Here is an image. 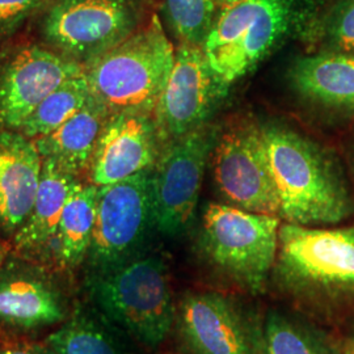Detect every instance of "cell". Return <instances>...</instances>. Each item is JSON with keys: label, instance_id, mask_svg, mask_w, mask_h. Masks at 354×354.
<instances>
[{"label": "cell", "instance_id": "1", "mask_svg": "<svg viewBox=\"0 0 354 354\" xmlns=\"http://www.w3.org/2000/svg\"><path fill=\"white\" fill-rule=\"evenodd\" d=\"M269 292L326 328L354 326V223L282 222Z\"/></svg>", "mask_w": 354, "mask_h": 354}, {"label": "cell", "instance_id": "2", "mask_svg": "<svg viewBox=\"0 0 354 354\" xmlns=\"http://www.w3.org/2000/svg\"><path fill=\"white\" fill-rule=\"evenodd\" d=\"M260 130L281 221L320 227L340 225L354 214L342 169L326 150L285 127L269 125Z\"/></svg>", "mask_w": 354, "mask_h": 354}, {"label": "cell", "instance_id": "3", "mask_svg": "<svg viewBox=\"0 0 354 354\" xmlns=\"http://www.w3.org/2000/svg\"><path fill=\"white\" fill-rule=\"evenodd\" d=\"M281 218L206 205L197 245L203 286L259 298L269 292Z\"/></svg>", "mask_w": 354, "mask_h": 354}, {"label": "cell", "instance_id": "4", "mask_svg": "<svg viewBox=\"0 0 354 354\" xmlns=\"http://www.w3.org/2000/svg\"><path fill=\"white\" fill-rule=\"evenodd\" d=\"M89 302L140 344L156 351L172 333L176 301L169 268L158 253L86 276Z\"/></svg>", "mask_w": 354, "mask_h": 354}, {"label": "cell", "instance_id": "5", "mask_svg": "<svg viewBox=\"0 0 354 354\" xmlns=\"http://www.w3.org/2000/svg\"><path fill=\"white\" fill-rule=\"evenodd\" d=\"M176 49L158 15L83 68L92 97L111 117L153 114L175 64Z\"/></svg>", "mask_w": 354, "mask_h": 354}, {"label": "cell", "instance_id": "6", "mask_svg": "<svg viewBox=\"0 0 354 354\" xmlns=\"http://www.w3.org/2000/svg\"><path fill=\"white\" fill-rule=\"evenodd\" d=\"M149 0H45L33 19L37 42L83 68L145 26Z\"/></svg>", "mask_w": 354, "mask_h": 354}, {"label": "cell", "instance_id": "7", "mask_svg": "<svg viewBox=\"0 0 354 354\" xmlns=\"http://www.w3.org/2000/svg\"><path fill=\"white\" fill-rule=\"evenodd\" d=\"M172 332L180 354H263L264 313L252 297L192 288L176 301Z\"/></svg>", "mask_w": 354, "mask_h": 354}, {"label": "cell", "instance_id": "8", "mask_svg": "<svg viewBox=\"0 0 354 354\" xmlns=\"http://www.w3.org/2000/svg\"><path fill=\"white\" fill-rule=\"evenodd\" d=\"M295 0H241L223 7L203 45L218 83L250 73L285 37L295 21Z\"/></svg>", "mask_w": 354, "mask_h": 354}, {"label": "cell", "instance_id": "9", "mask_svg": "<svg viewBox=\"0 0 354 354\" xmlns=\"http://www.w3.org/2000/svg\"><path fill=\"white\" fill-rule=\"evenodd\" d=\"M152 169L99 187L95 230L86 259L87 273L121 266L147 251L146 241L156 228Z\"/></svg>", "mask_w": 354, "mask_h": 354}, {"label": "cell", "instance_id": "10", "mask_svg": "<svg viewBox=\"0 0 354 354\" xmlns=\"http://www.w3.org/2000/svg\"><path fill=\"white\" fill-rule=\"evenodd\" d=\"M215 133L198 127L165 145L152 169L155 227L165 236H178L194 221L203 174L215 147Z\"/></svg>", "mask_w": 354, "mask_h": 354}, {"label": "cell", "instance_id": "11", "mask_svg": "<svg viewBox=\"0 0 354 354\" xmlns=\"http://www.w3.org/2000/svg\"><path fill=\"white\" fill-rule=\"evenodd\" d=\"M83 67L37 41L0 49V130L16 131L38 104Z\"/></svg>", "mask_w": 354, "mask_h": 354}, {"label": "cell", "instance_id": "12", "mask_svg": "<svg viewBox=\"0 0 354 354\" xmlns=\"http://www.w3.org/2000/svg\"><path fill=\"white\" fill-rule=\"evenodd\" d=\"M214 178L226 205L279 216V196L260 129L239 125L221 137L214 147Z\"/></svg>", "mask_w": 354, "mask_h": 354}, {"label": "cell", "instance_id": "13", "mask_svg": "<svg viewBox=\"0 0 354 354\" xmlns=\"http://www.w3.org/2000/svg\"><path fill=\"white\" fill-rule=\"evenodd\" d=\"M62 285L46 268L8 254L0 268V327L16 335L62 324L71 314Z\"/></svg>", "mask_w": 354, "mask_h": 354}, {"label": "cell", "instance_id": "14", "mask_svg": "<svg viewBox=\"0 0 354 354\" xmlns=\"http://www.w3.org/2000/svg\"><path fill=\"white\" fill-rule=\"evenodd\" d=\"M223 87L201 46L181 44L153 118L163 145L203 127Z\"/></svg>", "mask_w": 354, "mask_h": 354}, {"label": "cell", "instance_id": "15", "mask_svg": "<svg viewBox=\"0 0 354 354\" xmlns=\"http://www.w3.org/2000/svg\"><path fill=\"white\" fill-rule=\"evenodd\" d=\"M163 149L153 114L111 115L89 165V183L105 187L152 169Z\"/></svg>", "mask_w": 354, "mask_h": 354}, {"label": "cell", "instance_id": "16", "mask_svg": "<svg viewBox=\"0 0 354 354\" xmlns=\"http://www.w3.org/2000/svg\"><path fill=\"white\" fill-rule=\"evenodd\" d=\"M44 160L35 142L0 130V234L13 238L24 226L36 200Z\"/></svg>", "mask_w": 354, "mask_h": 354}, {"label": "cell", "instance_id": "17", "mask_svg": "<svg viewBox=\"0 0 354 354\" xmlns=\"http://www.w3.org/2000/svg\"><path fill=\"white\" fill-rule=\"evenodd\" d=\"M298 93L333 113L354 115V54L322 51L291 68Z\"/></svg>", "mask_w": 354, "mask_h": 354}, {"label": "cell", "instance_id": "18", "mask_svg": "<svg viewBox=\"0 0 354 354\" xmlns=\"http://www.w3.org/2000/svg\"><path fill=\"white\" fill-rule=\"evenodd\" d=\"M80 183L51 160H44L36 200L24 226L13 236L15 253L35 259L49 248L53 250L64 206Z\"/></svg>", "mask_w": 354, "mask_h": 354}, {"label": "cell", "instance_id": "19", "mask_svg": "<svg viewBox=\"0 0 354 354\" xmlns=\"http://www.w3.org/2000/svg\"><path fill=\"white\" fill-rule=\"evenodd\" d=\"M45 342L55 354H140V344L91 302L75 304Z\"/></svg>", "mask_w": 354, "mask_h": 354}, {"label": "cell", "instance_id": "20", "mask_svg": "<svg viewBox=\"0 0 354 354\" xmlns=\"http://www.w3.org/2000/svg\"><path fill=\"white\" fill-rule=\"evenodd\" d=\"M108 114L92 95L88 102L64 125L33 140L42 160H51L76 177L88 172L96 143Z\"/></svg>", "mask_w": 354, "mask_h": 354}, {"label": "cell", "instance_id": "21", "mask_svg": "<svg viewBox=\"0 0 354 354\" xmlns=\"http://www.w3.org/2000/svg\"><path fill=\"white\" fill-rule=\"evenodd\" d=\"M263 354H344L326 327L286 306L264 311Z\"/></svg>", "mask_w": 354, "mask_h": 354}, {"label": "cell", "instance_id": "22", "mask_svg": "<svg viewBox=\"0 0 354 354\" xmlns=\"http://www.w3.org/2000/svg\"><path fill=\"white\" fill-rule=\"evenodd\" d=\"M99 187L82 181L70 194L53 244L57 264L74 270L86 263L93 236Z\"/></svg>", "mask_w": 354, "mask_h": 354}, {"label": "cell", "instance_id": "23", "mask_svg": "<svg viewBox=\"0 0 354 354\" xmlns=\"http://www.w3.org/2000/svg\"><path fill=\"white\" fill-rule=\"evenodd\" d=\"M89 99L84 74L71 77L39 102L16 131L32 140L44 137L75 115Z\"/></svg>", "mask_w": 354, "mask_h": 354}, {"label": "cell", "instance_id": "24", "mask_svg": "<svg viewBox=\"0 0 354 354\" xmlns=\"http://www.w3.org/2000/svg\"><path fill=\"white\" fill-rule=\"evenodd\" d=\"M165 11L181 44L203 48L216 17L214 0H165Z\"/></svg>", "mask_w": 354, "mask_h": 354}, {"label": "cell", "instance_id": "25", "mask_svg": "<svg viewBox=\"0 0 354 354\" xmlns=\"http://www.w3.org/2000/svg\"><path fill=\"white\" fill-rule=\"evenodd\" d=\"M319 29L324 51L354 54V0H332Z\"/></svg>", "mask_w": 354, "mask_h": 354}, {"label": "cell", "instance_id": "26", "mask_svg": "<svg viewBox=\"0 0 354 354\" xmlns=\"http://www.w3.org/2000/svg\"><path fill=\"white\" fill-rule=\"evenodd\" d=\"M45 0H0V49L36 17Z\"/></svg>", "mask_w": 354, "mask_h": 354}, {"label": "cell", "instance_id": "27", "mask_svg": "<svg viewBox=\"0 0 354 354\" xmlns=\"http://www.w3.org/2000/svg\"><path fill=\"white\" fill-rule=\"evenodd\" d=\"M0 354H55L46 342L10 336L0 339Z\"/></svg>", "mask_w": 354, "mask_h": 354}, {"label": "cell", "instance_id": "28", "mask_svg": "<svg viewBox=\"0 0 354 354\" xmlns=\"http://www.w3.org/2000/svg\"><path fill=\"white\" fill-rule=\"evenodd\" d=\"M342 345L344 354H354V326L342 340Z\"/></svg>", "mask_w": 354, "mask_h": 354}, {"label": "cell", "instance_id": "29", "mask_svg": "<svg viewBox=\"0 0 354 354\" xmlns=\"http://www.w3.org/2000/svg\"><path fill=\"white\" fill-rule=\"evenodd\" d=\"M216 6H223V7H228V6H232L241 0H214Z\"/></svg>", "mask_w": 354, "mask_h": 354}, {"label": "cell", "instance_id": "30", "mask_svg": "<svg viewBox=\"0 0 354 354\" xmlns=\"http://www.w3.org/2000/svg\"><path fill=\"white\" fill-rule=\"evenodd\" d=\"M7 256H8L7 250H6V248H4V245L0 243V268H1V266H3L4 260L7 259Z\"/></svg>", "mask_w": 354, "mask_h": 354}, {"label": "cell", "instance_id": "31", "mask_svg": "<svg viewBox=\"0 0 354 354\" xmlns=\"http://www.w3.org/2000/svg\"><path fill=\"white\" fill-rule=\"evenodd\" d=\"M178 354H180V353H178Z\"/></svg>", "mask_w": 354, "mask_h": 354}]
</instances>
